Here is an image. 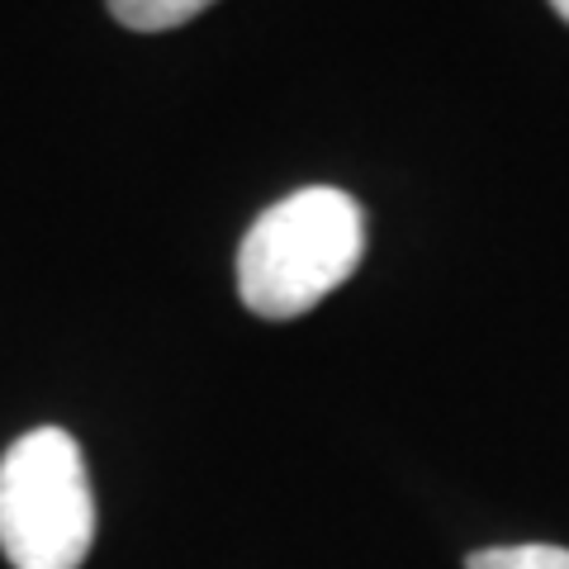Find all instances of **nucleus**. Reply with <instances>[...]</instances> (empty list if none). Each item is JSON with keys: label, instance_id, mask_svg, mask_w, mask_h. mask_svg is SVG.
I'll list each match as a JSON object with an SVG mask.
<instances>
[{"label": "nucleus", "instance_id": "nucleus-5", "mask_svg": "<svg viewBox=\"0 0 569 569\" xmlns=\"http://www.w3.org/2000/svg\"><path fill=\"white\" fill-rule=\"evenodd\" d=\"M550 10H556V14H560V20L569 24V0H550Z\"/></svg>", "mask_w": 569, "mask_h": 569}, {"label": "nucleus", "instance_id": "nucleus-1", "mask_svg": "<svg viewBox=\"0 0 569 569\" xmlns=\"http://www.w3.org/2000/svg\"><path fill=\"white\" fill-rule=\"evenodd\" d=\"M366 252L361 204L337 186H305L271 204L238 247V295L257 318L309 313L342 284Z\"/></svg>", "mask_w": 569, "mask_h": 569}, {"label": "nucleus", "instance_id": "nucleus-2", "mask_svg": "<svg viewBox=\"0 0 569 569\" xmlns=\"http://www.w3.org/2000/svg\"><path fill=\"white\" fill-rule=\"evenodd\" d=\"M96 541V493L77 437L33 427L0 460V550L14 569H81Z\"/></svg>", "mask_w": 569, "mask_h": 569}, {"label": "nucleus", "instance_id": "nucleus-3", "mask_svg": "<svg viewBox=\"0 0 569 569\" xmlns=\"http://www.w3.org/2000/svg\"><path fill=\"white\" fill-rule=\"evenodd\" d=\"M213 0H110V14L123 29H138V33H162L194 20L200 10H209Z\"/></svg>", "mask_w": 569, "mask_h": 569}, {"label": "nucleus", "instance_id": "nucleus-4", "mask_svg": "<svg viewBox=\"0 0 569 569\" xmlns=\"http://www.w3.org/2000/svg\"><path fill=\"white\" fill-rule=\"evenodd\" d=\"M466 569H569V550L565 546H546V541H522V546H489L475 550Z\"/></svg>", "mask_w": 569, "mask_h": 569}]
</instances>
